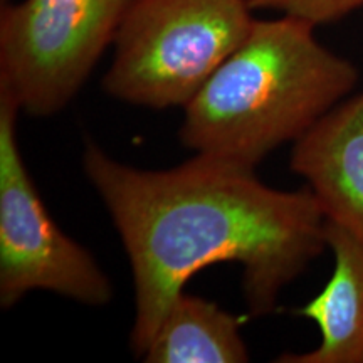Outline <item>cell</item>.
Listing matches in <instances>:
<instances>
[{
	"instance_id": "6da1fadb",
	"label": "cell",
	"mask_w": 363,
	"mask_h": 363,
	"mask_svg": "<svg viewBox=\"0 0 363 363\" xmlns=\"http://www.w3.org/2000/svg\"><path fill=\"white\" fill-rule=\"evenodd\" d=\"M83 169L128 256L135 284L130 347L142 358L192 276L242 266L249 315L278 310L281 291L326 249L325 214L311 189L278 190L256 169L195 153L169 170H140L86 142Z\"/></svg>"
},
{
	"instance_id": "7a4b0ae2",
	"label": "cell",
	"mask_w": 363,
	"mask_h": 363,
	"mask_svg": "<svg viewBox=\"0 0 363 363\" xmlns=\"http://www.w3.org/2000/svg\"><path fill=\"white\" fill-rule=\"evenodd\" d=\"M294 16L256 19L247 39L184 106L179 138L199 155L256 169L355 88L357 66Z\"/></svg>"
},
{
	"instance_id": "3957f363",
	"label": "cell",
	"mask_w": 363,
	"mask_h": 363,
	"mask_svg": "<svg viewBox=\"0 0 363 363\" xmlns=\"http://www.w3.org/2000/svg\"><path fill=\"white\" fill-rule=\"evenodd\" d=\"M249 0H133L103 89L120 101L185 106L251 33Z\"/></svg>"
},
{
	"instance_id": "277c9868",
	"label": "cell",
	"mask_w": 363,
	"mask_h": 363,
	"mask_svg": "<svg viewBox=\"0 0 363 363\" xmlns=\"http://www.w3.org/2000/svg\"><path fill=\"white\" fill-rule=\"evenodd\" d=\"M133 0H2L0 91L21 111L52 116L113 45Z\"/></svg>"
},
{
	"instance_id": "5b68a950",
	"label": "cell",
	"mask_w": 363,
	"mask_h": 363,
	"mask_svg": "<svg viewBox=\"0 0 363 363\" xmlns=\"http://www.w3.org/2000/svg\"><path fill=\"white\" fill-rule=\"evenodd\" d=\"M19 106L0 91V306L30 291H51L88 306L111 301L113 286L88 249L49 216L30 179L19 140Z\"/></svg>"
},
{
	"instance_id": "8992f818",
	"label": "cell",
	"mask_w": 363,
	"mask_h": 363,
	"mask_svg": "<svg viewBox=\"0 0 363 363\" xmlns=\"http://www.w3.org/2000/svg\"><path fill=\"white\" fill-rule=\"evenodd\" d=\"M289 169L306 180L325 219L363 244V91L293 143Z\"/></svg>"
},
{
	"instance_id": "52a82bcc",
	"label": "cell",
	"mask_w": 363,
	"mask_h": 363,
	"mask_svg": "<svg viewBox=\"0 0 363 363\" xmlns=\"http://www.w3.org/2000/svg\"><path fill=\"white\" fill-rule=\"evenodd\" d=\"M325 239L335 257L331 278L320 294L296 310L315 321L320 345L305 353H283L278 363H363V244L326 219Z\"/></svg>"
},
{
	"instance_id": "ba28073f",
	"label": "cell",
	"mask_w": 363,
	"mask_h": 363,
	"mask_svg": "<svg viewBox=\"0 0 363 363\" xmlns=\"http://www.w3.org/2000/svg\"><path fill=\"white\" fill-rule=\"evenodd\" d=\"M242 320L214 301L180 293L142 355L147 363H246Z\"/></svg>"
},
{
	"instance_id": "9c48e42d",
	"label": "cell",
	"mask_w": 363,
	"mask_h": 363,
	"mask_svg": "<svg viewBox=\"0 0 363 363\" xmlns=\"http://www.w3.org/2000/svg\"><path fill=\"white\" fill-rule=\"evenodd\" d=\"M256 11L294 16L311 24L325 26L342 21L363 7V0H249Z\"/></svg>"
}]
</instances>
